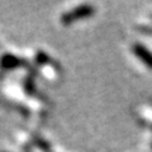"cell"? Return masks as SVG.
Returning a JSON list of instances; mask_svg holds the SVG:
<instances>
[{
	"label": "cell",
	"instance_id": "1",
	"mask_svg": "<svg viewBox=\"0 0 152 152\" xmlns=\"http://www.w3.org/2000/svg\"><path fill=\"white\" fill-rule=\"evenodd\" d=\"M136 53L141 57L142 61H145V62L150 67H152V55L145 48V47L137 46V47H136Z\"/></svg>",
	"mask_w": 152,
	"mask_h": 152
}]
</instances>
